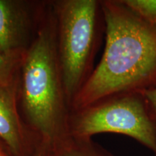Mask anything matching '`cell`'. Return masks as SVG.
<instances>
[{"label": "cell", "instance_id": "cell-1", "mask_svg": "<svg viewBox=\"0 0 156 156\" xmlns=\"http://www.w3.org/2000/svg\"><path fill=\"white\" fill-rule=\"evenodd\" d=\"M106 45L71 106L79 110L113 95L156 87V27L122 0L101 1Z\"/></svg>", "mask_w": 156, "mask_h": 156}, {"label": "cell", "instance_id": "cell-2", "mask_svg": "<svg viewBox=\"0 0 156 156\" xmlns=\"http://www.w3.org/2000/svg\"><path fill=\"white\" fill-rule=\"evenodd\" d=\"M17 87L21 116L39 143L53 149L69 137L71 109L58 62L51 1L20 64Z\"/></svg>", "mask_w": 156, "mask_h": 156}, {"label": "cell", "instance_id": "cell-3", "mask_svg": "<svg viewBox=\"0 0 156 156\" xmlns=\"http://www.w3.org/2000/svg\"><path fill=\"white\" fill-rule=\"evenodd\" d=\"M56 51L70 109L93 69L104 22L101 1H51Z\"/></svg>", "mask_w": 156, "mask_h": 156}, {"label": "cell", "instance_id": "cell-4", "mask_svg": "<svg viewBox=\"0 0 156 156\" xmlns=\"http://www.w3.org/2000/svg\"><path fill=\"white\" fill-rule=\"evenodd\" d=\"M68 131L75 139H91L100 133L124 134L156 156V114L144 92L115 95L73 111Z\"/></svg>", "mask_w": 156, "mask_h": 156}, {"label": "cell", "instance_id": "cell-5", "mask_svg": "<svg viewBox=\"0 0 156 156\" xmlns=\"http://www.w3.org/2000/svg\"><path fill=\"white\" fill-rule=\"evenodd\" d=\"M48 1L0 0V51L21 61L38 34Z\"/></svg>", "mask_w": 156, "mask_h": 156}, {"label": "cell", "instance_id": "cell-6", "mask_svg": "<svg viewBox=\"0 0 156 156\" xmlns=\"http://www.w3.org/2000/svg\"><path fill=\"white\" fill-rule=\"evenodd\" d=\"M17 83L0 85V140L12 156H32L39 142L21 116Z\"/></svg>", "mask_w": 156, "mask_h": 156}, {"label": "cell", "instance_id": "cell-7", "mask_svg": "<svg viewBox=\"0 0 156 156\" xmlns=\"http://www.w3.org/2000/svg\"><path fill=\"white\" fill-rule=\"evenodd\" d=\"M54 156H115L91 139H75L69 137L55 146Z\"/></svg>", "mask_w": 156, "mask_h": 156}, {"label": "cell", "instance_id": "cell-8", "mask_svg": "<svg viewBox=\"0 0 156 156\" xmlns=\"http://www.w3.org/2000/svg\"><path fill=\"white\" fill-rule=\"evenodd\" d=\"M144 20L156 27V0H122Z\"/></svg>", "mask_w": 156, "mask_h": 156}, {"label": "cell", "instance_id": "cell-9", "mask_svg": "<svg viewBox=\"0 0 156 156\" xmlns=\"http://www.w3.org/2000/svg\"><path fill=\"white\" fill-rule=\"evenodd\" d=\"M20 62L8 57L0 51V85H9L17 81Z\"/></svg>", "mask_w": 156, "mask_h": 156}, {"label": "cell", "instance_id": "cell-10", "mask_svg": "<svg viewBox=\"0 0 156 156\" xmlns=\"http://www.w3.org/2000/svg\"><path fill=\"white\" fill-rule=\"evenodd\" d=\"M32 156H54L53 151L49 146L44 143H39Z\"/></svg>", "mask_w": 156, "mask_h": 156}, {"label": "cell", "instance_id": "cell-11", "mask_svg": "<svg viewBox=\"0 0 156 156\" xmlns=\"http://www.w3.org/2000/svg\"><path fill=\"white\" fill-rule=\"evenodd\" d=\"M144 93H145V97L147 98L148 102L150 103V105L156 114V87L144 91Z\"/></svg>", "mask_w": 156, "mask_h": 156}, {"label": "cell", "instance_id": "cell-12", "mask_svg": "<svg viewBox=\"0 0 156 156\" xmlns=\"http://www.w3.org/2000/svg\"><path fill=\"white\" fill-rule=\"evenodd\" d=\"M0 156H12L5 144L0 140Z\"/></svg>", "mask_w": 156, "mask_h": 156}]
</instances>
